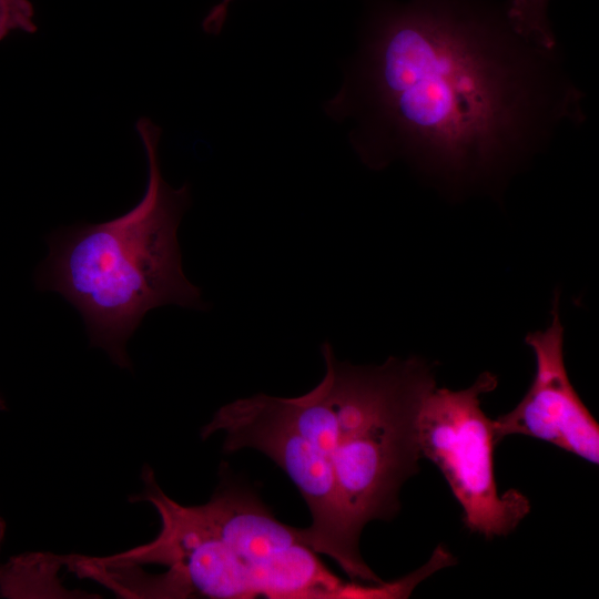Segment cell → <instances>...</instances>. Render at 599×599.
Masks as SVG:
<instances>
[{
    "label": "cell",
    "instance_id": "cell-8",
    "mask_svg": "<svg viewBox=\"0 0 599 599\" xmlns=\"http://www.w3.org/2000/svg\"><path fill=\"white\" fill-rule=\"evenodd\" d=\"M33 17L29 0H0V41L16 30L34 33L38 28Z\"/></svg>",
    "mask_w": 599,
    "mask_h": 599
},
{
    "label": "cell",
    "instance_id": "cell-9",
    "mask_svg": "<svg viewBox=\"0 0 599 599\" xmlns=\"http://www.w3.org/2000/svg\"><path fill=\"white\" fill-rule=\"evenodd\" d=\"M233 0H221L206 14L202 22L203 30L210 34H219L225 23L227 11Z\"/></svg>",
    "mask_w": 599,
    "mask_h": 599
},
{
    "label": "cell",
    "instance_id": "cell-1",
    "mask_svg": "<svg viewBox=\"0 0 599 599\" xmlns=\"http://www.w3.org/2000/svg\"><path fill=\"white\" fill-rule=\"evenodd\" d=\"M559 43L498 0H373L325 112L370 169L396 160L453 197L497 192L559 129L587 120Z\"/></svg>",
    "mask_w": 599,
    "mask_h": 599
},
{
    "label": "cell",
    "instance_id": "cell-5",
    "mask_svg": "<svg viewBox=\"0 0 599 599\" xmlns=\"http://www.w3.org/2000/svg\"><path fill=\"white\" fill-rule=\"evenodd\" d=\"M497 385V376L484 372L464 389L434 387L424 397L416 422L422 457L447 480L463 509L465 527L486 539L508 536L530 511V501L520 490L499 494L497 489L494 422L481 408V397Z\"/></svg>",
    "mask_w": 599,
    "mask_h": 599
},
{
    "label": "cell",
    "instance_id": "cell-7",
    "mask_svg": "<svg viewBox=\"0 0 599 599\" xmlns=\"http://www.w3.org/2000/svg\"><path fill=\"white\" fill-rule=\"evenodd\" d=\"M509 18L524 33L547 44H557L548 19L549 0H505Z\"/></svg>",
    "mask_w": 599,
    "mask_h": 599
},
{
    "label": "cell",
    "instance_id": "cell-6",
    "mask_svg": "<svg viewBox=\"0 0 599 599\" xmlns=\"http://www.w3.org/2000/svg\"><path fill=\"white\" fill-rule=\"evenodd\" d=\"M551 314L546 329L529 333L525 338L535 355L536 373L517 406L493 419L495 440L498 445L507 436L524 435L598 465L599 426L573 388L565 366L558 296Z\"/></svg>",
    "mask_w": 599,
    "mask_h": 599
},
{
    "label": "cell",
    "instance_id": "cell-4",
    "mask_svg": "<svg viewBox=\"0 0 599 599\" xmlns=\"http://www.w3.org/2000/svg\"><path fill=\"white\" fill-rule=\"evenodd\" d=\"M148 182L139 203L98 224L57 232L39 282L63 295L82 315L91 344L129 367L125 344L144 315L165 304L204 309L201 291L184 275L177 227L190 206L189 184L170 186L159 161L161 128L150 118L135 122Z\"/></svg>",
    "mask_w": 599,
    "mask_h": 599
},
{
    "label": "cell",
    "instance_id": "cell-3",
    "mask_svg": "<svg viewBox=\"0 0 599 599\" xmlns=\"http://www.w3.org/2000/svg\"><path fill=\"white\" fill-rule=\"evenodd\" d=\"M143 491L161 519L149 544L82 562L112 571L106 585L148 598L370 599L369 585L344 581L251 489L226 484L203 505L184 506L142 471Z\"/></svg>",
    "mask_w": 599,
    "mask_h": 599
},
{
    "label": "cell",
    "instance_id": "cell-11",
    "mask_svg": "<svg viewBox=\"0 0 599 599\" xmlns=\"http://www.w3.org/2000/svg\"><path fill=\"white\" fill-rule=\"evenodd\" d=\"M4 408H6L4 402H3L2 398L0 397V409H4Z\"/></svg>",
    "mask_w": 599,
    "mask_h": 599
},
{
    "label": "cell",
    "instance_id": "cell-2",
    "mask_svg": "<svg viewBox=\"0 0 599 599\" xmlns=\"http://www.w3.org/2000/svg\"><path fill=\"white\" fill-rule=\"evenodd\" d=\"M321 353V382L304 395L276 397L271 439L312 515L301 539L364 581L373 570L359 536L369 521L397 514L403 484L419 470L416 422L435 374L419 357L355 366L338 361L328 342Z\"/></svg>",
    "mask_w": 599,
    "mask_h": 599
},
{
    "label": "cell",
    "instance_id": "cell-10",
    "mask_svg": "<svg viewBox=\"0 0 599 599\" xmlns=\"http://www.w3.org/2000/svg\"><path fill=\"white\" fill-rule=\"evenodd\" d=\"M4 534H6V524L0 517V549L3 542ZM1 570H2V566H0V596H1Z\"/></svg>",
    "mask_w": 599,
    "mask_h": 599
}]
</instances>
